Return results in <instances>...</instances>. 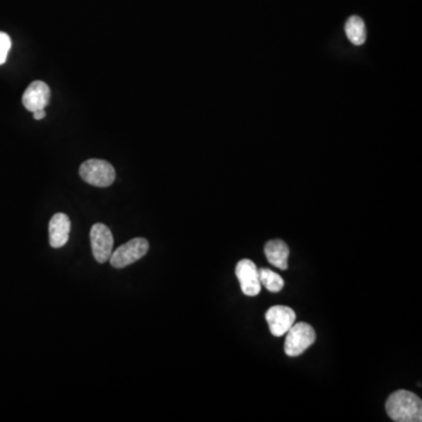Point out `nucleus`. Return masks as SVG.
I'll return each mask as SVG.
<instances>
[{"instance_id":"1","label":"nucleus","mask_w":422,"mask_h":422,"mask_svg":"<svg viewBox=\"0 0 422 422\" xmlns=\"http://www.w3.org/2000/svg\"><path fill=\"white\" fill-rule=\"evenodd\" d=\"M386 412L393 421L421 422V399L409 391L399 389L387 399Z\"/></svg>"},{"instance_id":"2","label":"nucleus","mask_w":422,"mask_h":422,"mask_svg":"<svg viewBox=\"0 0 422 422\" xmlns=\"http://www.w3.org/2000/svg\"><path fill=\"white\" fill-rule=\"evenodd\" d=\"M285 335L284 351L288 357L303 355L315 342V330L308 323H295Z\"/></svg>"},{"instance_id":"3","label":"nucleus","mask_w":422,"mask_h":422,"mask_svg":"<svg viewBox=\"0 0 422 422\" xmlns=\"http://www.w3.org/2000/svg\"><path fill=\"white\" fill-rule=\"evenodd\" d=\"M80 176L88 185L106 188L115 181V169L109 162L92 158L84 162L80 167Z\"/></svg>"},{"instance_id":"4","label":"nucleus","mask_w":422,"mask_h":422,"mask_svg":"<svg viewBox=\"0 0 422 422\" xmlns=\"http://www.w3.org/2000/svg\"><path fill=\"white\" fill-rule=\"evenodd\" d=\"M148 250H149V243L147 239L141 237L133 238L113 251L109 261L113 268L124 269L147 255Z\"/></svg>"},{"instance_id":"5","label":"nucleus","mask_w":422,"mask_h":422,"mask_svg":"<svg viewBox=\"0 0 422 422\" xmlns=\"http://www.w3.org/2000/svg\"><path fill=\"white\" fill-rule=\"evenodd\" d=\"M92 251L95 261L106 263L113 254L114 238L111 230L102 223H97L91 230Z\"/></svg>"},{"instance_id":"6","label":"nucleus","mask_w":422,"mask_h":422,"mask_svg":"<svg viewBox=\"0 0 422 422\" xmlns=\"http://www.w3.org/2000/svg\"><path fill=\"white\" fill-rule=\"evenodd\" d=\"M265 319L269 324V328L272 335L281 337L291 328L296 323V312L291 308L276 305L269 308L265 313Z\"/></svg>"},{"instance_id":"7","label":"nucleus","mask_w":422,"mask_h":422,"mask_svg":"<svg viewBox=\"0 0 422 422\" xmlns=\"http://www.w3.org/2000/svg\"><path fill=\"white\" fill-rule=\"evenodd\" d=\"M236 276L241 284L242 291L245 296L255 297L261 290V281L258 276V269L250 259H242L236 265Z\"/></svg>"},{"instance_id":"8","label":"nucleus","mask_w":422,"mask_h":422,"mask_svg":"<svg viewBox=\"0 0 422 422\" xmlns=\"http://www.w3.org/2000/svg\"><path fill=\"white\" fill-rule=\"evenodd\" d=\"M50 90L44 81H33L23 95V104L27 111L45 109L50 102Z\"/></svg>"},{"instance_id":"9","label":"nucleus","mask_w":422,"mask_h":422,"mask_svg":"<svg viewBox=\"0 0 422 422\" xmlns=\"http://www.w3.org/2000/svg\"><path fill=\"white\" fill-rule=\"evenodd\" d=\"M70 232V221L67 215L58 212L50 218L48 224L50 244L52 248H63L68 242Z\"/></svg>"},{"instance_id":"10","label":"nucleus","mask_w":422,"mask_h":422,"mask_svg":"<svg viewBox=\"0 0 422 422\" xmlns=\"http://www.w3.org/2000/svg\"><path fill=\"white\" fill-rule=\"evenodd\" d=\"M265 256L268 258L269 263L281 270L288 269V258L290 250L285 242L281 239H272L268 242L264 247Z\"/></svg>"},{"instance_id":"11","label":"nucleus","mask_w":422,"mask_h":422,"mask_svg":"<svg viewBox=\"0 0 422 422\" xmlns=\"http://www.w3.org/2000/svg\"><path fill=\"white\" fill-rule=\"evenodd\" d=\"M346 36L355 46H360L366 40V27L362 18L353 16L349 18L345 25Z\"/></svg>"},{"instance_id":"12","label":"nucleus","mask_w":422,"mask_h":422,"mask_svg":"<svg viewBox=\"0 0 422 422\" xmlns=\"http://www.w3.org/2000/svg\"><path fill=\"white\" fill-rule=\"evenodd\" d=\"M258 276H259L261 286H264L272 293H277L284 288V279L281 278L277 272L272 271L270 269H259Z\"/></svg>"},{"instance_id":"13","label":"nucleus","mask_w":422,"mask_h":422,"mask_svg":"<svg viewBox=\"0 0 422 422\" xmlns=\"http://www.w3.org/2000/svg\"><path fill=\"white\" fill-rule=\"evenodd\" d=\"M11 38L9 34L0 32V65L5 64L7 59V54L11 50Z\"/></svg>"},{"instance_id":"14","label":"nucleus","mask_w":422,"mask_h":422,"mask_svg":"<svg viewBox=\"0 0 422 422\" xmlns=\"http://www.w3.org/2000/svg\"><path fill=\"white\" fill-rule=\"evenodd\" d=\"M46 117L45 109H39V111L33 112V117L36 120H43Z\"/></svg>"}]
</instances>
